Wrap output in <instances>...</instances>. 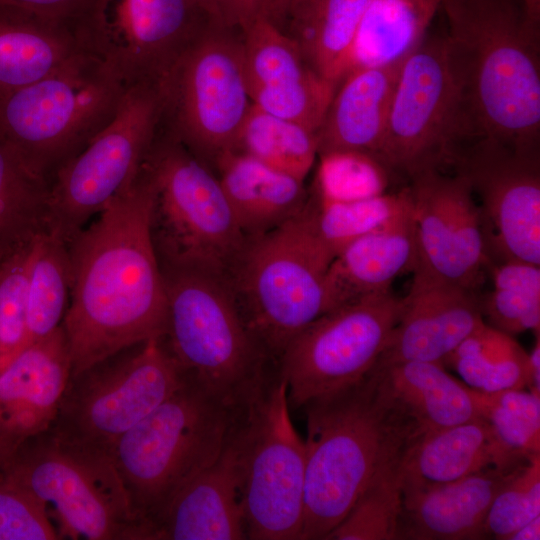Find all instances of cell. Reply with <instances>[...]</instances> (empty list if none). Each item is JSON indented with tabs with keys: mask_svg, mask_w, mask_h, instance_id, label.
I'll return each mask as SVG.
<instances>
[{
	"mask_svg": "<svg viewBox=\"0 0 540 540\" xmlns=\"http://www.w3.org/2000/svg\"><path fill=\"white\" fill-rule=\"evenodd\" d=\"M240 411L187 373L120 438L112 462L146 540L176 491L221 455Z\"/></svg>",
	"mask_w": 540,
	"mask_h": 540,
	"instance_id": "277c9868",
	"label": "cell"
},
{
	"mask_svg": "<svg viewBox=\"0 0 540 540\" xmlns=\"http://www.w3.org/2000/svg\"><path fill=\"white\" fill-rule=\"evenodd\" d=\"M472 142L445 36L425 37L403 60L380 161L410 179L455 163Z\"/></svg>",
	"mask_w": 540,
	"mask_h": 540,
	"instance_id": "5bb4252c",
	"label": "cell"
},
{
	"mask_svg": "<svg viewBox=\"0 0 540 540\" xmlns=\"http://www.w3.org/2000/svg\"><path fill=\"white\" fill-rule=\"evenodd\" d=\"M302 0H271V17L276 22Z\"/></svg>",
	"mask_w": 540,
	"mask_h": 540,
	"instance_id": "681fc988",
	"label": "cell"
},
{
	"mask_svg": "<svg viewBox=\"0 0 540 540\" xmlns=\"http://www.w3.org/2000/svg\"><path fill=\"white\" fill-rule=\"evenodd\" d=\"M417 242L412 208L391 223L343 247L326 276L329 311L390 291L400 275L414 271Z\"/></svg>",
	"mask_w": 540,
	"mask_h": 540,
	"instance_id": "cb8c5ba5",
	"label": "cell"
},
{
	"mask_svg": "<svg viewBox=\"0 0 540 540\" xmlns=\"http://www.w3.org/2000/svg\"><path fill=\"white\" fill-rule=\"evenodd\" d=\"M337 85L313 71L287 85L255 90L250 98L267 113L317 133Z\"/></svg>",
	"mask_w": 540,
	"mask_h": 540,
	"instance_id": "7bdbcfd3",
	"label": "cell"
},
{
	"mask_svg": "<svg viewBox=\"0 0 540 540\" xmlns=\"http://www.w3.org/2000/svg\"><path fill=\"white\" fill-rule=\"evenodd\" d=\"M186 374L162 337L121 350L70 374L50 431L70 449L112 462L120 438L171 395Z\"/></svg>",
	"mask_w": 540,
	"mask_h": 540,
	"instance_id": "9c48e42d",
	"label": "cell"
},
{
	"mask_svg": "<svg viewBox=\"0 0 540 540\" xmlns=\"http://www.w3.org/2000/svg\"><path fill=\"white\" fill-rule=\"evenodd\" d=\"M31 242L0 261V371L29 344L27 271Z\"/></svg>",
	"mask_w": 540,
	"mask_h": 540,
	"instance_id": "b9f144b4",
	"label": "cell"
},
{
	"mask_svg": "<svg viewBox=\"0 0 540 540\" xmlns=\"http://www.w3.org/2000/svg\"><path fill=\"white\" fill-rule=\"evenodd\" d=\"M49 190L0 137V261L48 230Z\"/></svg>",
	"mask_w": 540,
	"mask_h": 540,
	"instance_id": "4dcf8cb0",
	"label": "cell"
},
{
	"mask_svg": "<svg viewBox=\"0 0 540 540\" xmlns=\"http://www.w3.org/2000/svg\"><path fill=\"white\" fill-rule=\"evenodd\" d=\"M442 2L370 0L355 36L352 68L403 61L426 37Z\"/></svg>",
	"mask_w": 540,
	"mask_h": 540,
	"instance_id": "f546056e",
	"label": "cell"
},
{
	"mask_svg": "<svg viewBox=\"0 0 540 540\" xmlns=\"http://www.w3.org/2000/svg\"><path fill=\"white\" fill-rule=\"evenodd\" d=\"M527 17L536 24H540V0H518Z\"/></svg>",
	"mask_w": 540,
	"mask_h": 540,
	"instance_id": "f907efd6",
	"label": "cell"
},
{
	"mask_svg": "<svg viewBox=\"0 0 540 540\" xmlns=\"http://www.w3.org/2000/svg\"><path fill=\"white\" fill-rule=\"evenodd\" d=\"M302 409L307 436L301 540H325L369 483L402 457L413 432L373 369Z\"/></svg>",
	"mask_w": 540,
	"mask_h": 540,
	"instance_id": "3957f363",
	"label": "cell"
},
{
	"mask_svg": "<svg viewBox=\"0 0 540 540\" xmlns=\"http://www.w3.org/2000/svg\"><path fill=\"white\" fill-rule=\"evenodd\" d=\"M249 96L261 88L298 81L315 71L299 44L267 15H258L240 29Z\"/></svg>",
	"mask_w": 540,
	"mask_h": 540,
	"instance_id": "e575fe53",
	"label": "cell"
},
{
	"mask_svg": "<svg viewBox=\"0 0 540 540\" xmlns=\"http://www.w3.org/2000/svg\"><path fill=\"white\" fill-rule=\"evenodd\" d=\"M161 83L126 88L110 122L53 177L48 230L68 244L138 176L159 133Z\"/></svg>",
	"mask_w": 540,
	"mask_h": 540,
	"instance_id": "7c38bea8",
	"label": "cell"
},
{
	"mask_svg": "<svg viewBox=\"0 0 540 540\" xmlns=\"http://www.w3.org/2000/svg\"><path fill=\"white\" fill-rule=\"evenodd\" d=\"M1 470L46 507L61 539L145 540L113 463L70 449L50 429Z\"/></svg>",
	"mask_w": 540,
	"mask_h": 540,
	"instance_id": "4fadbf2b",
	"label": "cell"
},
{
	"mask_svg": "<svg viewBox=\"0 0 540 540\" xmlns=\"http://www.w3.org/2000/svg\"><path fill=\"white\" fill-rule=\"evenodd\" d=\"M317 233L335 256L353 240L373 232L412 208L409 188L398 193L356 199L333 200L313 197Z\"/></svg>",
	"mask_w": 540,
	"mask_h": 540,
	"instance_id": "d590c367",
	"label": "cell"
},
{
	"mask_svg": "<svg viewBox=\"0 0 540 540\" xmlns=\"http://www.w3.org/2000/svg\"><path fill=\"white\" fill-rule=\"evenodd\" d=\"M540 539V516L532 519L516 530L509 540H539Z\"/></svg>",
	"mask_w": 540,
	"mask_h": 540,
	"instance_id": "c3c4849f",
	"label": "cell"
},
{
	"mask_svg": "<svg viewBox=\"0 0 540 540\" xmlns=\"http://www.w3.org/2000/svg\"><path fill=\"white\" fill-rule=\"evenodd\" d=\"M333 258L317 233L313 198L285 222L247 239L228 281L249 330L276 362L300 331L329 311L326 276Z\"/></svg>",
	"mask_w": 540,
	"mask_h": 540,
	"instance_id": "5b68a950",
	"label": "cell"
},
{
	"mask_svg": "<svg viewBox=\"0 0 540 540\" xmlns=\"http://www.w3.org/2000/svg\"><path fill=\"white\" fill-rule=\"evenodd\" d=\"M70 372L62 325L30 342L0 371V469L26 441L51 428Z\"/></svg>",
	"mask_w": 540,
	"mask_h": 540,
	"instance_id": "ffe728a7",
	"label": "cell"
},
{
	"mask_svg": "<svg viewBox=\"0 0 540 540\" xmlns=\"http://www.w3.org/2000/svg\"><path fill=\"white\" fill-rule=\"evenodd\" d=\"M83 52L79 23L0 3V102Z\"/></svg>",
	"mask_w": 540,
	"mask_h": 540,
	"instance_id": "d4e9b609",
	"label": "cell"
},
{
	"mask_svg": "<svg viewBox=\"0 0 540 540\" xmlns=\"http://www.w3.org/2000/svg\"><path fill=\"white\" fill-rule=\"evenodd\" d=\"M446 366L480 392L527 389L528 352L512 335L485 321L458 345Z\"/></svg>",
	"mask_w": 540,
	"mask_h": 540,
	"instance_id": "d6a6232c",
	"label": "cell"
},
{
	"mask_svg": "<svg viewBox=\"0 0 540 540\" xmlns=\"http://www.w3.org/2000/svg\"><path fill=\"white\" fill-rule=\"evenodd\" d=\"M410 180L415 269L477 292L490 261L479 206L467 179L457 172L429 170Z\"/></svg>",
	"mask_w": 540,
	"mask_h": 540,
	"instance_id": "ac0fdd59",
	"label": "cell"
},
{
	"mask_svg": "<svg viewBox=\"0 0 540 540\" xmlns=\"http://www.w3.org/2000/svg\"><path fill=\"white\" fill-rule=\"evenodd\" d=\"M401 458L369 483L325 540H397L403 506Z\"/></svg>",
	"mask_w": 540,
	"mask_h": 540,
	"instance_id": "f35d334b",
	"label": "cell"
},
{
	"mask_svg": "<svg viewBox=\"0 0 540 540\" xmlns=\"http://www.w3.org/2000/svg\"><path fill=\"white\" fill-rule=\"evenodd\" d=\"M489 424L475 419L426 432L412 439L400 463L403 490L461 479L490 466L512 468Z\"/></svg>",
	"mask_w": 540,
	"mask_h": 540,
	"instance_id": "484cf974",
	"label": "cell"
},
{
	"mask_svg": "<svg viewBox=\"0 0 540 540\" xmlns=\"http://www.w3.org/2000/svg\"><path fill=\"white\" fill-rule=\"evenodd\" d=\"M372 369L411 427L413 439L480 416L472 388L440 363L407 361Z\"/></svg>",
	"mask_w": 540,
	"mask_h": 540,
	"instance_id": "4316f807",
	"label": "cell"
},
{
	"mask_svg": "<svg viewBox=\"0 0 540 540\" xmlns=\"http://www.w3.org/2000/svg\"><path fill=\"white\" fill-rule=\"evenodd\" d=\"M242 539L247 537L229 438L218 459L172 496L153 523L152 540Z\"/></svg>",
	"mask_w": 540,
	"mask_h": 540,
	"instance_id": "44dd1931",
	"label": "cell"
},
{
	"mask_svg": "<svg viewBox=\"0 0 540 540\" xmlns=\"http://www.w3.org/2000/svg\"><path fill=\"white\" fill-rule=\"evenodd\" d=\"M493 287L480 298L483 319L510 335L540 331V265L504 261L491 265Z\"/></svg>",
	"mask_w": 540,
	"mask_h": 540,
	"instance_id": "8d00e7d4",
	"label": "cell"
},
{
	"mask_svg": "<svg viewBox=\"0 0 540 540\" xmlns=\"http://www.w3.org/2000/svg\"><path fill=\"white\" fill-rule=\"evenodd\" d=\"M472 141L539 150L540 24L518 0H443Z\"/></svg>",
	"mask_w": 540,
	"mask_h": 540,
	"instance_id": "7a4b0ae2",
	"label": "cell"
},
{
	"mask_svg": "<svg viewBox=\"0 0 540 540\" xmlns=\"http://www.w3.org/2000/svg\"><path fill=\"white\" fill-rule=\"evenodd\" d=\"M98 0H0V3L22 8L58 20L80 22Z\"/></svg>",
	"mask_w": 540,
	"mask_h": 540,
	"instance_id": "bcb514c9",
	"label": "cell"
},
{
	"mask_svg": "<svg viewBox=\"0 0 540 540\" xmlns=\"http://www.w3.org/2000/svg\"><path fill=\"white\" fill-rule=\"evenodd\" d=\"M400 311L401 298L388 291L332 309L300 331L276 362L290 408L363 379L383 352Z\"/></svg>",
	"mask_w": 540,
	"mask_h": 540,
	"instance_id": "9a60e30c",
	"label": "cell"
},
{
	"mask_svg": "<svg viewBox=\"0 0 540 540\" xmlns=\"http://www.w3.org/2000/svg\"><path fill=\"white\" fill-rule=\"evenodd\" d=\"M230 444L247 539L301 540L305 443L277 371L239 413Z\"/></svg>",
	"mask_w": 540,
	"mask_h": 540,
	"instance_id": "30bf717a",
	"label": "cell"
},
{
	"mask_svg": "<svg viewBox=\"0 0 540 540\" xmlns=\"http://www.w3.org/2000/svg\"><path fill=\"white\" fill-rule=\"evenodd\" d=\"M369 2L302 0L285 15L291 19L288 34L324 78L338 84L352 68L355 36Z\"/></svg>",
	"mask_w": 540,
	"mask_h": 540,
	"instance_id": "f1b7e54d",
	"label": "cell"
},
{
	"mask_svg": "<svg viewBox=\"0 0 540 540\" xmlns=\"http://www.w3.org/2000/svg\"><path fill=\"white\" fill-rule=\"evenodd\" d=\"M391 171L377 158L360 152L320 155L316 194L333 200H356L385 193Z\"/></svg>",
	"mask_w": 540,
	"mask_h": 540,
	"instance_id": "60d3db41",
	"label": "cell"
},
{
	"mask_svg": "<svg viewBox=\"0 0 540 540\" xmlns=\"http://www.w3.org/2000/svg\"><path fill=\"white\" fill-rule=\"evenodd\" d=\"M527 390L540 395V335H537L532 350L528 353Z\"/></svg>",
	"mask_w": 540,
	"mask_h": 540,
	"instance_id": "7dc6e473",
	"label": "cell"
},
{
	"mask_svg": "<svg viewBox=\"0 0 540 540\" xmlns=\"http://www.w3.org/2000/svg\"><path fill=\"white\" fill-rule=\"evenodd\" d=\"M126 87L83 52L0 102V137L49 185L110 122Z\"/></svg>",
	"mask_w": 540,
	"mask_h": 540,
	"instance_id": "52a82bcc",
	"label": "cell"
},
{
	"mask_svg": "<svg viewBox=\"0 0 540 540\" xmlns=\"http://www.w3.org/2000/svg\"><path fill=\"white\" fill-rule=\"evenodd\" d=\"M538 516L540 455L516 467L495 495L483 524V539L509 540L516 530Z\"/></svg>",
	"mask_w": 540,
	"mask_h": 540,
	"instance_id": "ab89813d",
	"label": "cell"
},
{
	"mask_svg": "<svg viewBox=\"0 0 540 540\" xmlns=\"http://www.w3.org/2000/svg\"><path fill=\"white\" fill-rule=\"evenodd\" d=\"M215 162L218 179L247 238L285 222L309 199L303 180L246 154L228 151Z\"/></svg>",
	"mask_w": 540,
	"mask_h": 540,
	"instance_id": "83f0119b",
	"label": "cell"
},
{
	"mask_svg": "<svg viewBox=\"0 0 540 540\" xmlns=\"http://www.w3.org/2000/svg\"><path fill=\"white\" fill-rule=\"evenodd\" d=\"M167 297L163 340L181 368L237 409L276 373L249 330L229 281L195 268H162Z\"/></svg>",
	"mask_w": 540,
	"mask_h": 540,
	"instance_id": "8992f818",
	"label": "cell"
},
{
	"mask_svg": "<svg viewBox=\"0 0 540 540\" xmlns=\"http://www.w3.org/2000/svg\"><path fill=\"white\" fill-rule=\"evenodd\" d=\"M210 22L196 0H99L80 32L86 51L127 88L161 83Z\"/></svg>",
	"mask_w": 540,
	"mask_h": 540,
	"instance_id": "2e32d148",
	"label": "cell"
},
{
	"mask_svg": "<svg viewBox=\"0 0 540 540\" xmlns=\"http://www.w3.org/2000/svg\"><path fill=\"white\" fill-rule=\"evenodd\" d=\"M152 206L153 186L141 168L69 243L72 284L62 327L70 374L164 335L167 297Z\"/></svg>",
	"mask_w": 540,
	"mask_h": 540,
	"instance_id": "6da1fadb",
	"label": "cell"
},
{
	"mask_svg": "<svg viewBox=\"0 0 540 540\" xmlns=\"http://www.w3.org/2000/svg\"><path fill=\"white\" fill-rule=\"evenodd\" d=\"M484 322L472 291L415 269L401 311L377 366L407 361L445 362Z\"/></svg>",
	"mask_w": 540,
	"mask_h": 540,
	"instance_id": "d6986e66",
	"label": "cell"
},
{
	"mask_svg": "<svg viewBox=\"0 0 540 540\" xmlns=\"http://www.w3.org/2000/svg\"><path fill=\"white\" fill-rule=\"evenodd\" d=\"M233 151L304 181L318 155L317 133L252 102Z\"/></svg>",
	"mask_w": 540,
	"mask_h": 540,
	"instance_id": "836d02e7",
	"label": "cell"
},
{
	"mask_svg": "<svg viewBox=\"0 0 540 540\" xmlns=\"http://www.w3.org/2000/svg\"><path fill=\"white\" fill-rule=\"evenodd\" d=\"M518 466H490L452 482L403 490L397 539H483L489 507Z\"/></svg>",
	"mask_w": 540,
	"mask_h": 540,
	"instance_id": "7402d4cb",
	"label": "cell"
},
{
	"mask_svg": "<svg viewBox=\"0 0 540 540\" xmlns=\"http://www.w3.org/2000/svg\"><path fill=\"white\" fill-rule=\"evenodd\" d=\"M142 168L153 186L152 235L165 266L228 280L248 238L218 177L162 127Z\"/></svg>",
	"mask_w": 540,
	"mask_h": 540,
	"instance_id": "ba28073f",
	"label": "cell"
},
{
	"mask_svg": "<svg viewBox=\"0 0 540 540\" xmlns=\"http://www.w3.org/2000/svg\"><path fill=\"white\" fill-rule=\"evenodd\" d=\"M480 200L489 261L540 265V155L476 139L453 164Z\"/></svg>",
	"mask_w": 540,
	"mask_h": 540,
	"instance_id": "e0dca14e",
	"label": "cell"
},
{
	"mask_svg": "<svg viewBox=\"0 0 540 540\" xmlns=\"http://www.w3.org/2000/svg\"><path fill=\"white\" fill-rule=\"evenodd\" d=\"M72 284L69 244L45 230L31 242L27 271L29 343L47 337L63 322Z\"/></svg>",
	"mask_w": 540,
	"mask_h": 540,
	"instance_id": "1f68e13d",
	"label": "cell"
},
{
	"mask_svg": "<svg viewBox=\"0 0 540 540\" xmlns=\"http://www.w3.org/2000/svg\"><path fill=\"white\" fill-rule=\"evenodd\" d=\"M212 22L241 29L258 15L270 17V0H196Z\"/></svg>",
	"mask_w": 540,
	"mask_h": 540,
	"instance_id": "f6af8a7d",
	"label": "cell"
},
{
	"mask_svg": "<svg viewBox=\"0 0 540 540\" xmlns=\"http://www.w3.org/2000/svg\"><path fill=\"white\" fill-rule=\"evenodd\" d=\"M234 30L211 21L161 81L162 128L201 161L235 149L252 105Z\"/></svg>",
	"mask_w": 540,
	"mask_h": 540,
	"instance_id": "8fae6325",
	"label": "cell"
},
{
	"mask_svg": "<svg viewBox=\"0 0 540 540\" xmlns=\"http://www.w3.org/2000/svg\"><path fill=\"white\" fill-rule=\"evenodd\" d=\"M57 539L46 507L0 469V540Z\"/></svg>",
	"mask_w": 540,
	"mask_h": 540,
	"instance_id": "ee69618b",
	"label": "cell"
},
{
	"mask_svg": "<svg viewBox=\"0 0 540 540\" xmlns=\"http://www.w3.org/2000/svg\"><path fill=\"white\" fill-rule=\"evenodd\" d=\"M472 390L480 416L510 463L521 464L540 455V395L527 389Z\"/></svg>",
	"mask_w": 540,
	"mask_h": 540,
	"instance_id": "74e56055",
	"label": "cell"
},
{
	"mask_svg": "<svg viewBox=\"0 0 540 540\" xmlns=\"http://www.w3.org/2000/svg\"><path fill=\"white\" fill-rule=\"evenodd\" d=\"M270 6H271V0H270Z\"/></svg>",
	"mask_w": 540,
	"mask_h": 540,
	"instance_id": "816d5d0a",
	"label": "cell"
},
{
	"mask_svg": "<svg viewBox=\"0 0 540 540\" xmlns=\"http://www.w3.org/2000/svg\"><path fill=\"white\" fill-rule=\"evenodd\" d=\"M402 62L354 67L344 75L317 130L319 156L360 152L380 160Z\"/></svg>",
	"mask_w": 540,
	"mask_h": 540,
	"instance_id": "603a6c76",
	"label": "cell"
}]
</instances>
